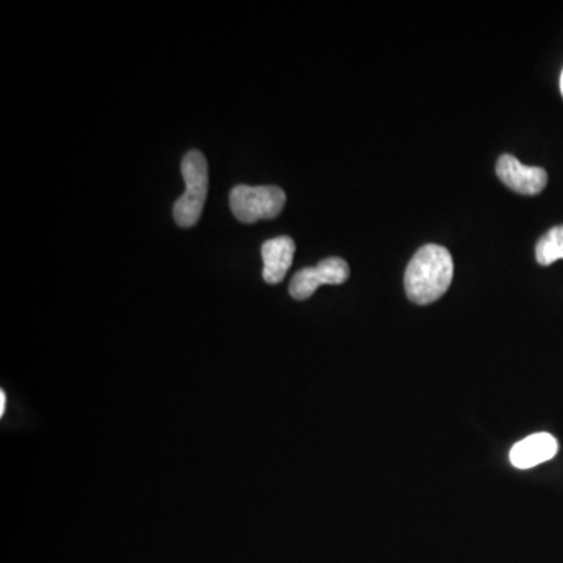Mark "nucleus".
Returning a JSON list of instances; mask_svg holds the SVG:
<instances>
[{
    "instance_id": "obj_10",
    "label": "nucleus",
    "mask_w": 563,
    "mask_h": 563,
    "mask_svg": "<svg viewBox=\"0 0 563 563\" xmlns=\"http://www.w3.org/2000/svg\"><path fill=\"white\" fill-rule=\"evenodd\" d=\"M560 91H562V96H563V71H562V76H560Z\"/></svg>"
},
{
    "instance_id": "obj_4",
    "label": "nucleus",
    "mask_w": 563,
    "mask_h": 563,
    "mask_svg": "<svg viewBox=\"0 0 563 563\" xmlns=\"http://www.w3.org/2000/svg\"><path fill=\"white\" fill-rule=\"evenodd\" d=\"M349 279V265L338 257H329L316 266L301 269L291 279L290 295L296 301H305L321 285H341Z\"/></svg>"
},
{
    "instance_id": "obj_6",
    "label": "nucleus",
    "mask_w": 563,
    "mask_h": 563,
    "mask_svg": "<svg viewBox=\"0 0 563 563\" xmlns=\"http://www.w3.org/2000/svg\"><path fill=\"white\" fill-rule=\"evenodd\" d=\"M559 451L556 438L546 432L529 435L510 451V463L518 470H529L553 459Z\"/></svg>"
},
{
    "instance_id": "obj_2",
    "label": "nucleus",
    "mask_w": 563,
    "mask_h": 563,
    "mask_svg": "<svg viewBox=\"0 0 563 563\" xmlns=\"http://www.w3.org/2000/svg\"><path fill=\"white\" fill-rule=\"evenodd\" d=\"M185 191L174 204L173 215L177 226L188 229L198 224L208 193V163L199 151L187 152L182 160Z\"/></svg>"
},
{
    "instance_id": "obj_7",
    "label": "nucleus",
    "mask_w": 563,
    "mask_h": 563,
    "mask_svg": "<svg viewBox=\"0 0 563 563\" xmlns=\"http://www.w3.org/2000/svg\"><path fill=\"white\" fill-rule=\"evenodd\" d=\"M296 244L293 238L277 237L263 243V279L266 284L276 285L287 276L295 259Z\"/></svg>"
},
{
    "instance_id": "obj_3",
    "label": "nucleus",
    "mask_w": 563,
    "mask_h": 563,
    "mask_svg": "<svg viewBox=\"0 0 563 563\" xmlns=\"http://www.w3.org/2000/svg\"><path fill=\"white\" fill-rule=\"evenodd\" d=\"M230 210L244 224H254L260 219H274L284 210L287 194L274 185L249 187L237 185L230 191Z\"/></svg>"
},
{
    "instance_id": "obj_8",
    "label": "nucleus",
    "mask_w": 563,
    "mask_h": 563,
    "mask_svg": "<svg viewBox=\"0 0 563 563\" xmlns=\"http://www.w3.org/2000/svg\"><path fill=\"white\" fill-rule=\"evenodd\" d=\"M535 257L540 265H553L563 259V226H556L548 230L535 246Z\"/></svg>"
},
{
    "instance_id": "obj_9",
    "label": "nucleus",
    "mask_w": 563,
    "mask_h": 563,
    "mask_svg": "<svg viewBox=\"0 0 563 563\" xmlns=\"http://www.w3.org/2000/svg\"><path fill=\"white\" fill-rule=\"evenodd\" d=\"M5 398H7L5 391H2V393H0V415H4L5 413Z\"/></svg>"
},
{
    "instance_id": "obj_5",
    "label": "nucleus",
    "mask_w": 563,
    "mask_h": 563,
    "mask_svg": "<svg viewBox=\"0 0 563 563\" xmlns=\"http://www.w3.org/2000/svg\"><path fill=\"white\" fill-rule=\"evenodd\" d=\"M496 174L510 190L524 196L542 193L548 185V174L538 166H526L510 154L499 157Z\"/></svg>"
},
{
    "instance_id": "obj_1",
    "label": "nucleus",
    "mask_w": 563,
    "mask_h": 563,
    "mask_svg": "<svg viewBox=\"0 0 563 563\" xmlns=\"http://www.w3.org/2000/svg\"><path fill=\"white\" fill-rule=\"evenodd\" d=\"M454 277V262L448 249L426 244L410 260L404 277L407 298L418 305L432 304L445 295Z\"/></svg>"
}]
</instances>
